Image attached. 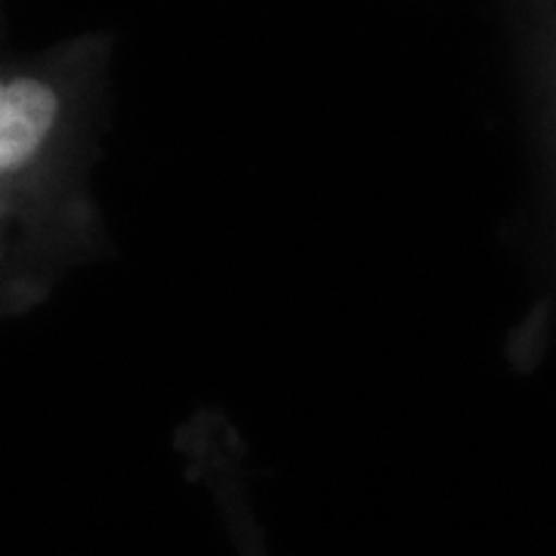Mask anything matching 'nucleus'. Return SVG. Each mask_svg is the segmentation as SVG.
Segmentation results:
<instances>
[{"mask_svg":"<svg viewBox=\"0 0 556 556\" xmlns=\"http://www.w3.org/2000/svg\"><path fill=\"white\" fill-rule=\"evenodd\" d=\"M60 118V93L40 78H10L0 87V170L20 177L38 159Z\"/></svg>","mask_w":556,"mask_h":556,"instance_id":"1","label":"nucleus"}]
</instances>
